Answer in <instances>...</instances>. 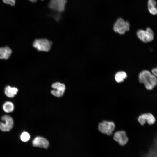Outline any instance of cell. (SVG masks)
<instances>
[{"mask_svg": "<svg viewBox=\"0 0 157 157\" xmlns=\"http://www.w3.org/2000/svg\"><path fill=\"white\" fill-rule=\"evenodd\" d=\"M1 120L3 122H0V129L3 131H9L13 128L14 122L13 118L8 115L2 116Z\"/></svg>", "mask_w": 157, "mask_h": 157, "instance_id": "obj_7", "label": "cell"}, {"mask_svg": "<svg viewBox=\"0 0 157 157\" xmlns=\"http://www.w3.org/2000/svg\"><path fill=\"white\" fill-rule=\"evenodd\" d=\"M156 2L155 0H148V8L151 14L155 15L157 13L156 7Z\"/></svg>", "mask_w": 157, "mask_h": 157, "instance_id": "obj_13", "label": "cell"}, {"mask_svg": "<svg viewBox=\"0 0 157 157\" xmlns=\"http://www.w3.org/2000/svg\"><path fill=\"white\" fill-rule=\"evenodd\" d=\"M3 110L6 113H9L13 112L14 108L13 103L9 101L5 102L3 106Z\"/></svg>", "mask_w": 157, "mask_h": 157, "instance_id": "obj_16", "label": "cell"}, {"mask_svg": "<svg viewBox=\"0 0 157 157\" xmlns=\"http://www.w3.org/2000/svg\"><path fill=\"white\" fill-rule=\"evenodd\" d=\"M60 13H57L53 15V17L57 21H58L61 18V15Z\"/></svg>", "mask_w": 157, "mask_h": 157, "instance_id": "obj_21", "label": "cell"}, {"mask_svg": "<svg viewBox=\"0 0 157 157\" xmlns=\"http://www.w3.org/2000/svg\"><path fill=\"white\" fill-rule=\"evenodd\" d=\"M129 22L120 17L117 19L113 26L114 31L121 35L124 34L126 31H129Z\"/></svg>", "mask_w": 157, "mask_h": 157, "instance_id": "obj_2", "label": "cell"}, {"mask_svg": "<svg viewBox=\"0 0 157 157\" xmlns=\"http://www.w3.org/2000/svg\"><path fill=\"white\" fill-rule=\"evenodd\" d=\"M28 0L31 2L35 3L38 0ZM41 0L43 1L44 0Z\"/></svg>", "mask_w": 157, "mask_h": 157, "instance_id": "obj_23", "label": "cell"}, {"mask_svg": "<svg viewBox=\"0 0 157 157\" xmlns=\"http://www.w3.org/2000/svg\"><path fill=\"white\" fill-rule=\"evenodd\" d=\"M33 145L44 148H47L49 146V141L45 138L41 137L38 136L35 138L32 141Z\"/></svg>", "mask_w": 157, "mask_h": 157, "instance_id": "obj_10", "label": "cell"}, {"mask_svg": "<svg viewBox=\"0 0 157 157\" xmlns=\"http://www.w3.org/2000/svg\"><path fill=\"white\" fill-rule=\"evenodd\" d=\"M156 142L150 148L148 152L143 155L142 157H157Z\"/></svg>", "mask_w": 157, "mask_h": 157, "instance_id": "obj_14", "label": "cell"}, {"mask_svg": "<svg viewBox=\"0 0 157 157\" xmlns=\"http://www.w3.org/2000/svg\"><path fill=\"white\" fill-rule=\"evenodd\" d=\"M115 128V125L112 121L104 120L99 123L98 130L102 133L110 136Z\"/></svg>", "mask_w": 157, "mask_h": 157, "instance_id": "obj_4", "label": "cell"}, {"mask_svg": "<svg viewBox=\"0 0 157 157\" xmlns=\"http://www.w3.org/2000/svg\"><path fill=\"white\" fill-rule=\"evenodd\" d=\"M52 44V42L45 38L36 39L33 43V47L39 51H49Z\"/></svg>", "mask_w": 157, "mask_h": 157, "instance_id": "obj_3", "label": "cell"}, {"mask_svg": "<svg viewBox=\"0 0 157 157\" xmlns=\"http://www.w3.org/2000/svg\"><path fill=\"white\" fill-rule=\"evenodd\" d=\"M30 135L29 133L25 131L23 132L21 135L20 138L22 141L24 142L28 141L30 139Z\"/></svg>", "mask_w": 157, "mask_h": 157, "instance_id": "obj_19", "label": "cell"}, {"mask_svg": "<svg viewBox=\"0 0 157 157\" xmlns=\"http://www.w3.org/2000/svg\"><path fill=\"white\" fill-rule=\"evenodd\" d=\"M52 87L55 89H63L65 90V85L59 82H56L53 84Z\"/></svg>", "mask_w": 157, "mask_h": 157, "instance_id": "obj_18", "label": "cell"}, {"mask_svg": "<svg viewBox=\"0 0 157 157\" xmlns=\"http://www.w3.org/2000/svg\"><path fill=\"white\" fill-rule=\"evenodd\" d=\"M127 77L126 73L124 71H120L117 73L115 75V79L118 83H120L124 81Z\"/></svg>", "mask_w": 157, "mask_h": 157, "instance_id": "obj_15", "label": "cell"}, {"mask_svg": "<svg viewBox=\"0 0 157 157\" xmlns=\"http://www.w3.org/2000/svg\"><path fill=\"white\" fill-rule=\"evenodd\" d=\"M156 77L149 71L144 70L139 74V81L140 83L144 85L147 90H151L156 85L157 79Z\"/></svg>", "mask_w": 157, "mask_h": 157, "instance_id": "obj_1", "label": "cell"}, {"mask_svg": "<svg viewBox=\"0 0 157 157\" xmlns=\"http://www.w3.org/2000/svg\"><path fill=\"white\" fill-rule=\"evenodd\" d=\"M18 92V89L15 87H11L10 86H6L4 92L8 97L13 98L17 94Z\"/></svg>", "mask_w": 157, "mask_h": 157, "instance_id": "obj_12", "label": "cell"}, {"mask_svg": "<svg viewBox=\"0 0 157 157\" xmlns=\"http://www.w3.org/2000/svg\"><path fill=\"white\" fill-rule=\"evenodd\" d=\"M67 0H50L48 7L55 12L62 13L65 10Z\"/></svg>", "mask_w": 157, "mask_h": 157, "instance_id": "obj_6", "label": "cell"}, {"mask_svg": "<svg viewBox=\"0 0 157 157\" xmlns=\"http://www.w3.org/2000/svg\"><path fill=\"white\" fill-rule=\"evenodd\" d=\"M152 72L153 73V74L155 76H157V69L156 68H153L152 70Z\"/></svg>", "mask_w": 157, "mask_h": 157, "instance_id": "obj_22", "label": "cell"}, {"mask_svg": "<svg viewBox=\"0 0 157 157\" xmlns=\"http://www.w3.org/2000/svg\"><path fill=\"white\" fill-rule=\"evenodd\" d=\"M137 36L142 42L147 43L152 41L154 38V32L152 29L148 27L146 30H138L137 32Z\"/></svg>", "mask_w": 157, "mask_h": 157, "instance_id": "obj_5", "label": "cell"}, {"mask_svg": "<svg viewBox=\"0 0 157 157\" xmlns=\"http://www.w3.org/2000/svg\"><path fill=\"white\" fill-rule=\"evenodd\" d=\"M113 138L115 141L122 146L126 145L129 140L126 132L122 130L115 132L114 134Z\"/></svg>", "mask_w": 157, "mask_h": 157, "instance_id": "obj_8", "label": "cell"}, {"mask_svg": "<svg viewBox=\"0 0 157 157\" xmlns=\"http://www.w3.org/2000/svg\"><path fill=\"white\" fill-rule=\"evenodd\" d=\"M5 3L14 6L15 3V0H2Z\"/></svg>", "mask_w": 157, "mask_h": 157, "instance_id": "obj_20", "label": "cell"}, {"mask_svg": "<svg viewBox=\"0 0 157 157\" xmlns=\"http://www.w3.org/2000/svg\"><path fill=\"white\" fill-rule=\"evenodd\" d=\"M65 91V90L63 89H56V90H51V93L55 96L60 97L63 95Z\"/></svg>", "mask_w": 157, "mask_h": 157, "instance_id": "obj_17", "label": "cell"}, {"mask_svg": "<svg viewBox=\"0 0 157 157\" xmlns=\"http://www.w3.org/2000/svg\"><path fill=\"white\" fill-rule=\"evenodd\" d=\"M138 120L140 125H144L147 122L150 125L154 124L156 122L155 118L151 113H147L140 115L138 118Z\"/></svg>", "mask_w": 157, "mask_h": 157, "instance_id": "obj_9", "label": "cell"}, {"mask_svg": "<svg viewBox=\"0 0 157 157\" xmlns=\"http://www.w3.org/2000/svg\"><path fill=\"white\" fill-rule=\"evenodd\" d=\"M12 53L11 49L8 47H0V59H8Z\"/></svg>", "mask_w": 157, "mask_h": 157, "instance_id": "obj_11", "label": "cell"}]
</instances>
